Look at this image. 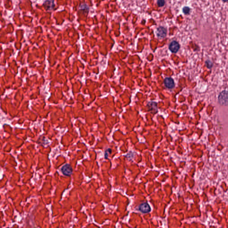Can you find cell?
<instances>
[{"label":"cell","mask_w":228,"mask_h":228,"mask_svg":"<svg viewBox=\"0 0 228 228\" xmlns=\"http://www.w3.org/2000/svg\"><path fill=\"white\" fill-rule=\"evenodd\" d=\"M218 101L221 106H228V91L223 90L220 93L218 97Z\"/></svg>","instance_id":"cell-1"},{"label":"cell","mask_w":228,"mask_h":228,"mask_svg":"<svg viewBox=\"0 0 228 228\" xmlns=\"http://www.w3.org/2000/svg\"><path fill=\"white\" fill-rule=\"evenodd\" d=\"M61 172L65 176H70L72 174V168L69 164H65L61 168Z\"/></svg>","instance_id":"cell-2"},{"label":"cell","mask_w":228,"mask_h":228,"mask_svg":"<svg viewBox=\"0 0 228 228\" xmlns=\"http://www.w3.org/2000/svg\"><path fill=\"white\" fill-rule=\"evenodd\" d=\"M167 29L163 26H160L157 29L156 35L159 38H164L167 35Z\"/></svg>","instance_id":"cell-3"},{"label":"cell","mask_w":228,"mask_h":228,"mask_svg":"<svg viewBox=\"0 0 228 228\" xmlns=\"http://www.w3.org/2000/svg\"><path fill=\"white\" fill-rule=\"evenodd\" d=\"M43 5L47 10H53L55 7V1L45 0L43 4Z\"/></svg>","instance_id":"cell-4"},{"label":"cell","mask_w":228,"mask_h":228,"mask_svg":"<svg viewBox=\"0 0 228 228\" xmlns=\"http://www.w3.org/2000/svg\"><path fill=\"white\" fill-rule=\"evenodd\" d=\"M180 48V45L179 43L176 41H173L170 44L169 49L170 51L173 53H176L178 51Z\"/></svg>","instance_id":"cell-5"},{"label":"cell","mask_w":228,"mask_h":228,"mask_svg":"<svg viewBox=\"0 0 228 228\" xmlns=\"http://www.w3.org/2000/svg\"><path fill=\"white\" fill-rule=\"evenodd\" d=\"M139 209L140 211L144 213H148L151 211V207L147 203H144L140 204Z\"/></svg>","instance_id":"cell-6"},{"label":"cell","mask_w":228,"mask_h":228,"mask_svg":"<svg viewBox=\"0 0 228 228\" xmlns=\"http://www.w3.org/2000/svg\"><path fill=\"white\" fill-rule=\"evenodd\" d=\"M147 107L148 110L152 111V113H156L158 111L157 104L155 102L152 101L148 103Z\"/></svg>","instance_id":"cell-7"},{"label":"cell","mask_w":228,"mask_h":228,"mask_svg":"<svg viewBox=\"0 0 228 228\" xmlns=\"http://www.w3.org/2000/svg\"><path fill=\"white\" fill-rule=\"evenodd\" d=\"M165 86L169 89H173L175 86V82L171 78H166L164 81Z\"/></svg>","instance_id":"cell-8"},{"label":"cell","mask_w":228,"mask_h":228,"mask_svg":"<svg viewBox=\"0 0 228 228\" xmlns=\"http://www.w3.org/2000/svg\"><path fill=\"white\" fill-rule=\"evenodd\" d=\"M182 11L185 15H188L190 13L191 9L188 6H185L183 8Z\"/></svg>","instance_id":"cell-9"},{"label":"cell","mask_w":228,"mask_h":228,"mask_svg":"<svg viewBox=\"0 0 228 228\" xmlns=\"http://www.w3.org/2000/svg\"><path fill=\"white\" fill-rule=\"evenodd\" d=\"M205 65H206V67L208 68V69L212 68L213 65V63L211 61L209 60H207L205 61Z\"/></svg>","instance_id":"cell-10"},{"label":"cell","mask_w":228,"mask_h":228,"mask_svg":"<svg viewBox=\"0 0 228 228\" xmlns=\"http://www.w3.org/2000/svg\"><path fill=\"white\" fill-rule=\"evenodd\" d=\"M157 3L159 7H162L165 5V0H157Z\"/></svg>","instance_id":"cell-11"},{"label":"cell","mask_w":228,"mask_h":228,"mask_svg":"<svg viewBox=\"0 0 228 228\" xmlns=\"http://www.w3.org/2000/svg\"><path fill=\"white\" fill-rule=\"evenodd\" d=\"M111 149L110 148L108 149H107V150H106V151H105V158H106V159H107V157H108V153H111Z\"/></svg>","instance_id":"cell-12"},{"label":"cell","mask_w":228,"mask_h":228,"mask_svg":"<svg viewBox=\"0 0 228 228\" xmlns=\"http://www.w3.org/2000/svg\"><path fill=\"white\" fill-rule=\"evenodd\" d=\"M224 3H226L228 2V0H221Z\"/></svg>","instance_id":"cell-13"}]
</instances>
